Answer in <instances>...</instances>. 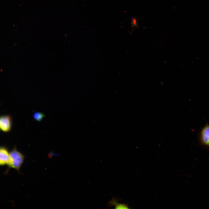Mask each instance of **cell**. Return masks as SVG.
I'll list each match as a JSON object with an SVG mask.
<instances>
[{
    "label": "cell",
    "mask_w": 209,
    "mask_h": 209,
    "mask_svg": "<svg viewBox=\"0 0 209 209\" xmlns=\"http://www.w3.org/2000/svg\"><path fill=\"white\" fill-rule=\"evenodd\" d=\"M25 156L18 151L15 146L10 152L9 159L7 164L8 169H14L21 173L20 170L23 163Z\"/></svg>",
    "instance_id": "6da1fadb"
},
{
    "label": "cell",
    "mask_w": 209,
    "mask_h": 209,
    "mask_svg": "<svg viewBox=\"0 0 209 209\" xmlns=\"http://www.w3.org/2000/svg\"><path fill=\"white\" fill-rule=\"evenodd\" d=\"M10 152L4 146H0V166L7 165L9 160Z\"/></svg>",
    "instance_id": "277c9868"
},
{
    "label": "cell",
    "mask_w": 209,
    "mask_h": 209,
    "mask_svg": "<svg viewBox=\"0 0 209 209\" xmlns=\"http://www.w3.org/2000/svg\"><path fill=\"white\" fill-rule=\"evenodd\" d=\"M12 126V116L10 115H0V130L4 133H8L11 130Z\"/></svg>",
    "instance_id": "7a4b0ae2"
},
{
    "label": "cell",
    "mask_w": 209,
    "mask_h": 209,
    "mask_svg": "<svg viewBox=\"0 0 209 209\" xmlns=\"http://www.w3.org/2000/svg\"><path fill=\"white\" fill-rule=\"evenodd\" d=\"M109 205L114 206L116 209H127L129 208L128 205L124 203H118L116 199L113 198L109 203Z\"/></svg>",
    "instance_id": "5b68a950"
},
{
    "label": "cell",
    "mask_w": 209,
    "mask_h": 209,
    "mask_svg": "<svg viewBox=\"0 0 209 209\" xmlns=\"http://www.w3.org/2000/svg\"><path fill=\"white\" fill-rule=\"evenodd\" d=\"M201 143L209 147V124H206L202 129L200 134Z\"/></svg>",
    "instance_id": "3957f363"
},
{
    "label": "cell",
    "mask_w": 209,
    "mask_h": 209,
    "mask_svg": "<svg viewBox=\"0 0 209 209\" xmlns=\"http://www.w3.org/2000/svg\"><path fill=\"white\" fill-rule=\"evenodd\" d=\"M33 118L38 121H41L45 117L44 113L38 111L35 112L33 114Z\"/></svg>",
    "instance_id": "8992f818"
}]
</instances>
